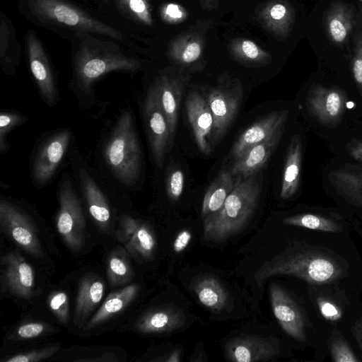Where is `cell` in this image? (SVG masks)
<instances>
[{"label":"cell","instance_id":"44dd1931","mask_svg":"<svg viewBox=\"0 0 362 362\" xmlns=\"http://www.w3.org/2000/svg\"><path fill=\"white\" fill-rule=\"evenodd\" d=\"M283 132L250 148L235 160L230 173L243 179L255 175L265 165L275 151Z\"/></svg>","mask_w":362,"mask_h":362},{"label":"cell","instance_id":"c3c4849f","mask_svg":"<svg viewBox=\"0 0 362 362\" xmlns=\"http://www.w3.org/2000/svg\"><path fill=\"white\" fill-rule=\"evenodd\" d=\"M354 333L362 352V315L360 320L356 322L354 327Z\"/></svg>","mask_w":362,"mask_h":362},{"label":"cell","instance_id":"f35d334b","mask_svg":"<svg viewBox=\"0 0 362 362\" xmlns=\"http://www.w3.org/2000/svg\"><path fill=\"white\" fill-rule=\"evenodd\" d=\"M48 305L57 320L63 324L69 319V298L64 291H55L48 298Z\"/></svg>","mask_w":362,"mask_h":362},{"label":"cell","instance_id":"2e32d148","mask_svg":"<svg viewBox=\"0 0 362 362\" xmlns=\"http://www.w3.org/2000/svg\"><path fill=\"white\" fill-rule=\"evenodd\" d=\"M2 280L13 295L28 299L33 296L35 273L32 266L21 254L11 252L1 257Z\"/></svg>","mask_w":362,"mask_h":362},{"label":"cell","instance_id":"74e56055","mask_svg":"<svg viewBox=\"0 0 362 362\" xmlns=\"http://www.w3.org/2000/svg\"><path fill=\"white\" fill-rule=\"evenodd\" d=\"M329 347L332 359L335 362H358L359 361L348 343L341 337H334L331 339Z\"/></svg>","mask_w":362,"mask_h":362},{"label":"cell","instance_id":"bcb514c9","mask_svg":"<svg viewBox=\"0 0 362 362\" xmlns=\"http://www.w3.org/2000/svg\"><path fill=\"white\" fill-rule=\"evenodd\" d=\"M192 238L191 232L188 230H181L177 235L173 243V250L175 252H182L189 245Z\"/></svg>","mask_w":362,"mask_h":362},{"label":"cell","instance_id":"60d3db41","mask_svg":"<svg viewBox=\"0 0 362 362\" xmlns=\"http://www.w3.org/2000/svg\"><path fill=\"white\" fill-rule=\"evenodd\" d=\"M185 185V175L180 168L172 170L166 180V192L172 201H177L181 197Z\"/></svg>","mask_w":362,"mask_h":362},{"label":"cell","instance_id":"e575fe53","mask_svg":"<svg viewBox=\"0 0 362 362\" xmlns=\"http://www.w3.org/2000/svg\"><path fill=\"white\" fill-rule=\"evenodd\" d=\"M107 271L109 280L114 286L125 284L132 277L129 261L122 250H116L110 255Z\"/></svg>","mask_w":362,"mask_h":362},{"label":"cell","instance_id":"3957f363","mask_svg":"<svg viewBox=\"0 0 362 362\" xmlns=\"http://www.w3.org/2000/svg\"><path fill=\"white\" fill-rule=\"evenodd\" d=\"M104 158L122 183L131 185L139 177L141 151L130 111H124L115 124L104 146Z\"/></svg>","mask_w":362,"mask_h":362},{"label":"cell","instance_id":"30bf717a","mask_svg":"<svg viewBox=\"0 0 362 362\" xmlns=\"http://www.w3.org/2000/svg\"><path fill=\"white\" fill-rule=\"evenodd\" d=\"M143 113L153 159L157 166L162 168L168 146L173 141L167 119L153 85L144 103Z\"/></svg>","mask_w":362,"mask_h":362},{"label":"cell","instance_id":"83f0119b","mask_svg":"<svg viewBox=\"0 0 362 362\" xmlns=\"http://www.w3.org/2000/svg\"><path fill=\"white\" fill-rule=\"evenodd\" d=\"M328 178L339 194L350 204L362 208V171L334 170Z\"/></svg>","mask_w":362,"mask_h":362},{"label":"cell","instance_id":"4fadbf2b","mask_svg":"<svg viewBox=\"0 0 362 362\" xmlns=\"http://www.w3.org/2000/svg\"><path fill=\"white\" fill-rule=\"evenodd\" d=\"M288 113V110L272 111L245 129L232 147L231 155L235 160L252 146L284 131Z\"/></svg>","mask_w":362,"mask_h":362},{"label":"cell","instance_id":"d6986e66","mask_svg":"<svg viewBox=\"0 0 362 362\" xmlns=\"http://www.w3.org/2000/svg\"><path fill=\"white\" fill-rule=\"evenodd\" d=\"M204 50L201 34L189 32L175 37L170 43L168 56L178 67L189 72L200 69Z\"/></svg>","mask_w":362,"mask_h":362},{"label":"cell","instance_id":"7dc6e473","mask_svg":"<svg viewBox=\"0 0 362 362\" xmlns=\"http://www.w3.org/2000/svg\"><path fill=\"white\" fill-rule=\"evenodd\" d=\"M349 156L362 163V140L353 141L348 148Z\"/></svg>","mask_w":362,"mask_h":362},{"label":"cell","instance_id":"681fc988","mask_svg":"<svg viewBox=\"0 0 362 362\" xmlns=\"http://www.w3.org/2000/svg\"><path fill=\"white\" fill-rule=\"evenodd\" d=\"M166 362H178L180 361V351L175 350L168 356V358L163 359Z\"/></svg>","mask_w":362,"mask_h":362},{"label":"cell","instance_id":"ffe728a7","mask_svg":"<svg viewBox=\"0 0 362 362\" xmlns=\"http://www.w3.org/2000/svg\"><path fill=\"white\" fill-rule=\"evenodd\" d=\"M257 17L268 32L278 39H284L292 30L295 12L286 0H270L259 8Z\"/></svg>","mask_w":362,"mask_h":362},{"label":"cell","instance_id":"b9f144b4","mask_svg":"<svg viewBox=\"0 0 362 362\" xmlns=\"http://www.w3.org/2000/svg\"><path fill=\"white\" fill-rule=\"evenodd\" d=\"M59 349L57 346L46 347L27 353L14 355L4 361L6 362H35L51 357Z\"/></svg>","mask_w":362,"mask_h":362},{"label":"cell","instance_id":"7a4b0ae2","mask_svg":"<svg viewBox=\"0 0 362 362\" xmlns=\"http://www.w3.org/2000/svg\"><path fill=\"white\" fill-rule=\"evenodd\" d=\"M342 268L331 256L315 250L286 252L266 262L255 274L264 281L276 275L293 276L313 284H329L342 274Z\"/></svg>","mask_w":362,"mask_h":362},{"label":"cell","instance_id":"8992f818","mask_svg":"<svg viewBox=\"0 0 362 362\" xmlns=\"http://www.w3.org/2000/svg\"><path fill=\"white\" fill-rule=\"evenodd\" d=\"M243 87L238 78L223 75L206 94L214 118L211 144L218 142L233 122L240 106Z\"/></svg>","mask_w":362,"mask_h":362},{"label":"cell","instance_id":"e0dca14e","mask_svg":"<svg viewBox=\"0 0 362 362\" xmlns=\"http://www.w3.org/2000/svg\"><path fill=\"white\" fill-rule=\"evenodd\" d=\"M186 112L199 151L204 154L210 153L214 118L206 98L198 92L189 93L186 98Z\"/></svg>","mask_w":362,"mask_h":362},{"label":"cell","instance_id":"ac0fdd59","mask_svg":"<svg viewBox=\"0 0 362 362\" xmlns=\"http://www.w3.org/2000/svg\"><path fill=\"white\" fill-rule=\"evenodd\" d=\"M274 339L253 335L236 337L227 344L226 356L236 362L267 361L279 354Z\"/></svg>","mask_w":362,"mask_h":362},{"label":"cell","instance_id":"f546056e","mask_svg":"<svg viewBox=\"0 0 362 362\" xmlns=\"http://www.w3.org/2000/svg\"><path fill=\"white\" fill-rule=\"evenodd\" d=\"M194 291L200 303L212 310L223 309L228 303V295L221 281L213 276L197 280Z\"/></svg>","mask_w":362,"mask_h":362},{"label":"cell","instance_id":"d6a6232c","mask_svg":"<svg viewBox=\"0 0 362 362\" xmlns=\"http://www.w3.org/2000/svg\"><path fill=\"white\" fill-rule=\"evenodd\" d=\"M285 224L325 232L339 233L342 226L329 218L313 214H300L283 218Z\"/></svg>","mask_w":362,"mask_h":362},{"label":"cell","instance_id":"d590c367","mask_svg":"<svg viewBox=\"0 0 362 362\" xmlns=\"http://www.w3.org/2000/svg\"><path fill=\"white\" fill-rule=\"evenodd\" d=\"M120 8L132 18L147 25H153L148 0H117Z\"/></svg>","mask_w":362,"mask_h":362},{"label":"cell","instance_id":"52a82bcc","mask_svg":"<svg viewBox=\"0 0 362 362\" xmlns=\"http://www.w3.org/2000/svg\"><path fill=\"white\" fill-rule=\"evenodd\" d=\"M59 197L57 229L66 246L72 251H78L85 242L86 220L80 202L68 178L60 185Z\"/></svg>","mask_w":362,"mask_h":362},{"label":"cell","instance_id":"f6af8a7d","mask_svg":"<svg viewBox=\"0 0 362 362\" xmlns=\"http://www.w3.org/2000/svg\"><path fill=\"white\" fill-rule=\"evenodd\" d=\"M317 301L318 308L325 318L337 320L341 317V310L334 303L324 298H319Z\"/></svg>","mask_w":362,"mask_h":362},{"label":"cell","instance_id":"ee69618b","mask_svg":"<svg viewBox=\"0 0 362 362\" xmlns=\"http://www.w3.org/2000/svg\"><path fill=\"white\" fill-rule=\"evenodd\" d=\"M46 329L45 325L40 322H28L21 325L16 334L19 339H29L41 335Z\"/></svg>","mask_w":362,"mask_h":362},{"label":"cell","instance_id":"4316f807","mask_svg":"<svg viewBox=\"0 0 362 362\" xmlns=\"http://www.w3.org/2000/svg\"><path fill=\"white\" fill-rule=\"evenodd\" d=\"M228 172H221L208 187L203 199L202 214L206 216L218 211L228 196L242 180L235 179Z\"/></svg>","mask_w":362,"mask_h":362},{"label":"cell","instance_id":"836d02e7","mask_svg":"<svg viewBox=\"0 0 362 362\" xmlns=\"http://www.w3.org/2000/svg\"><path fill=\"white\" fill-rule=\"evenodd\" d=\"M156 246V239L151 228L146 224H137L130 235L128 247L134 254L144 258L152 257Z\"/></svg>","mask_w":362,"mask_h":362},{"label":"cell","instance_id":"4dcf8cb0","mask_svg":"<svg viewBox=\"0 0 362 362\" xmlns=\"http://www.w3.org/2000/svg\"><path fill=\"white\" fill-rule=\"evenodd\" d=\"M326 25L329 38L335 43H342L352 30V13L345 5L335 3L329 10Z\"/></svg>","mask_w":362,"mask_h":362},{"label":"cell","instance_id":"ab89813d","mask_svg":"<svg viewBox=\"0 0 362 362\" xmlns=\"http://www.w3.org/2000/svg\"><path fill=\"white\" fill-rule=\"evenodd\" d=\"M160 16L165 23L175 25L184 22L188 17V13L178 4L168 3L160 7Z\"/></svg>","mask_w":362,"mask_h":362},{"label":"cell","instance_id":"7c38bea8","mask_svg":"<svg viewBox=\"0 0 362 362\" xmlns=\"http://www.w3.org/2000/svg\"><path fill=\"white\" fill-rule=\"evenodd\" d=\"M71 137L70 131L63 129L42 144L33 165V178L37 186L45 185L52 178L64 157Z\"/></svg>","mask_w":362,"mask_h":362},{"label":"cell","instance_id":"8d00e7d4","mask_svg":"<svg viewBox=\"0 0 362 362\" xmlns=\"http://www.w3.org/2000/svg\"><path fill=\"white\" fill-rule=\"evenodd\" d=\"M25 118L21 114L2 111L0 114V151L6 153L8 148L6 141L8 134L16 127L24 122Z\"/></svg>","mask_w":362,"mask_h":362},{"label":"cell","instance_id":"9c48e42d","mask_svg":"<svg viewBox=\"0 0 362 362\" xmlns=\"http://www.w3.org/2000/svg\"><path fill=\"white\" fill-rule=\"evenodd\" d=\"M189 79V72L180 68L167 69L153 83L162 110L167 119L173 141L181 99Z\"/></svg>","mask_w":362,"mask_h":362},{"label":"cell","instance_id":"484cf974","mask_svg":"<svg viewBox=\"0 0 362 362\" xmlns=\"http://www.w3.org/2000/svg\"><path fill=\"white\" fill-rule=\"evenodd\" d=\"M80 181L89 214L101 228H107L110 219V209L105 196L83 169L80 172Z\"/></svg>","mask_w":362,"mask_h":362},{"label":"cell","instance_id":"1f68e13d","mask_svg":"<svg viewBox=\"0 0 362 362\" xmlns=\"http://www.w3.org/2000/svg\"><path fill=\"white\" fill-rule=\"evenodd\" d=\"M18 45L12 23L3 13L0 23V59L6 71H13L18 58Z\"/></svg>","mask_w":362,"mask_h":362},{"label":"cell","instance_id":"6da1fadb","mask_svg":"<svg viewBox=\"0 0 362 362\" xmlns=\"http://www.w3.org/2000/svg\"><path fill=\"white\" fill-rule=\"evenodd\" d=\"M262 184L255 175L242 179L222 207L206 216L203 238L222 241L239 233L252 218L259 200Z\"/></svg>","mask_w":362,"mask_h":362},{"label":"cell","instance_id":"5b68a950","mask_svg":"<svg viewBox=\"0 0 362 362\" xmlns=\"http://www.w3.org/2000/svg\"><path fill=\"white\" fill-rule=\"evenodd\" d=\"M39 19L84 33H95L121 40L122 33L64 0H30Z\"/></svg>","mask_w":362,"mask_h":362},{"label":"cell","instance_id":"5bb4252c","mask_svg":"<svg viewBox=\"0 0 362 362\" xmlns=\"http://www.w3.org/2000/svg\"><path fill=\"white\" fill-rule=\"evenodd\" d=\"M269 293L273 313L281 328L296 340L305 341V321L295 300L275 284H271Z\"/></svg>","mask_w":362,"mask_h":362},{"label":"cell","instance_id":"ba28073f","mask_svg":"<svg viewBox=\"0 0 362 362\" xmlns=\"http://www.w3.org/2000/svg\"><path fill=\"white\" fill-rule=\"evenodd\" d=\"M1 229L19 247L31 255L43 256L40 241L28 216L18 207L4 200L0 202Z\"/></svg>","mask_w":362,"mask_h":362},{"label":"cell","instance_id":"9a60e30c","mask_svg":"<svg viewBox=\"0 0 362 362\" xmlns=\"http://www.w3.org/2000/svg\"><path fill=\"white\" fill-rule=\"evenodd\" d=\"M27 49L32 75L46 101L51 105L57 100V90L50 64L45 49L35 33L27 35Z\"/></svg>","mask_w":362,"mask_h":362},{"label":"cell","instance_id":"603a6c76","mask_svg":"<svg viewBox=\"0 0 362 362\" xmlns=\"http://www.w3.org/2000/svg\"><path fill=\"white\" fill-rule=\"evenodd\" d=\"M183 313L174 307H165L146 313L136 323V328L144 334L170 332L185 324Z\"/></svg>","mask_w":362,"mask_h":362},{"label":"cell","instance_id":"f1b7e54d","mask_svg":"<svg viewBox=\"0 0 362 362\" xmlns=\"http://www.w3.org/2000/svg\"><path fill=\"white\" fill-rule=\"evenodd\" d=\"M228 50L235 62L247 66H260L272 62V55L254 41L238 37L230 41Z\"/></svg>","mask_w":362,"mask_h":362},{"label":"cell","instance_id":"cb8c5ba5","mask_svg":"<svg viewBox=\"0 0 362 362\" xmlns=\"http://www.w3.org/2000/svg\"><path fill=\"white\" fill-rule=\"evenodd\" d=\"M137 284H131L111 293L83 328L90 330L124 310L136 297Z\"/></svg>","mask_w":362,"mask_h":362},{"label":"cell","instance_id":"d4e9b609","mask_svg":"<svg viewBox=\"0 0 362 362\" xmlns=\"http://www.w3.org/2000/svg\"><path fill=\"white\" fill-rule=\"evenodd\" d=\"M302 140L298 134L292 136L286 153L280 196L283 199L292 197L298 191L302 165Z\"/></svg>","mask_w":362,"mask_h":362},{"label":"cell","instance_id":"7402d4cb","mask_svg":"<svg viewBox=\"0 0 362 362\" xmlns=\"http://www.w3.org/2000/svg\"><path fill=\"white\" fill-rule=\"evenodd\" d=\"M104 291V282L96 276L88 275L81 279L74 313V321L78 327H83L88 322L89 316L100 303Z\"/></svg>","mask_w":362,"mask_h":362},{"label":"cell","instance_id":"277c9868","mask_svg":"<svg viewBox=\"0 0 362 362\" xmlns=\"http://www.w3.org/2000/svg\"><path fill=\"white\" fill-rule=\"evenodd\" d=\"M141 64L108 42H83L75 59V76L80 88L89 89L103 75L113 71H136Z\"/></svg>","mask_w":362,"mask_h":362},{"label":"cell","instance_id":"f5cc1de1","mask_svg":"<svg viewBox=\"0 0 362 362\" xmlns=\"http://www.w3.org/2000/svg\"><path fill=\"white\" fill-rule=\"evenodd\" d=\"M360 1L362 3V0H360Z\"/></svg>","mask_w":362,"mask_h":362},{"label":"cell","instance_id":"816d5d0a","mask_svg":"<svg viewBox=\"0 0 362 362\" xmlns=\"http://www.w3.org/2000/svg\"><path fill=\"white\" fill-rule=\"evenodd\" d=\"M103 1L106 2V3L108 1V0H103Z\"/></svg>","mask_w":362,"mask_h":362},{"label":"cell","instance_id":"f907efd6","mask_svg":"<svg viewBox=\"0 0 362 362\" xmlns=\"http://www.w3.org/2000/svg\"><path fill=\"white\" fill-rule=\"evenodd\" d=\"M203 8H209L214 6L217 0H200Z\"/></svg>","mask_w":362,"mask_h":362},{"label":"cell","instance_id":"7bdbcfd3","mask_svg":"<svg viewBox=\"0 0 362 362\" xmlns=\"http://www.w3.org/2000/svg\"><path fill=\"white\" fill-rule=\"evenodd\" d=\"M352 73L362 96V33L356 38L352 60Z\"/></svg>","mask_w":362,"mask_h":362},{"label":"cell","instance_id":"8fae6325","mask_svg":"<svg viewBox=\"0 0 362 362\" xmlns=\"http://www.w3.org/2000/svg\"><path fill=\"white\" fill-rule=\"evenodd\" d=\"M346 95L337 86H312L306 96V105L310 115L320 124L337 125L346 106Z\"/></svg>","mask_w":362,"mask_h":362}]
</instances>
